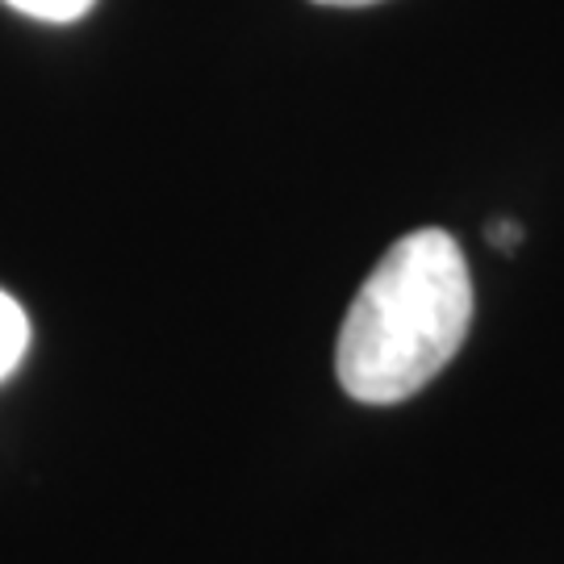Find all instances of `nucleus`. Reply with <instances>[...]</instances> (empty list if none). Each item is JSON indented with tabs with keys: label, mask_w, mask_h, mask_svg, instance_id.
Wrapping results in <instances>:
<instances>
[{
	"label": "nucleus",
	"mask_w": 564,
	"mask_h": 564,
	"mask_svg": "<svg viewBox=\"0 0 564 564\" xmlns=\"http://www.w3.org/2000/svg\"><path fill=\"white\" fill-rule=\"evenodd\" d=\"M473 323V276L440 226L410 230L360 284L339 330V384L368 405L414 398L460 351Z\"/></svg>",
	"instance_id": "nucleus-1"
},
{
	"label": "nucleus",
	"mask_w": 564,
	"mask_h": 564,
	"mask_svg": "<svg viewBox=\"0 0 564 564\" xmlns=\"http://www.w3.org/2000/svg\"><path fill=\"white\" fill-rule=\"evenodd\" d=\"M25 347H30V318L18 305V297H9L0 289V381L13 377V368L25 356Z\"/></svg>",
	"instance_id": "nucleus-2"
},
{
	"label": "nucleus",
	"mask_w": 564,
	"mask_h": 564,
	"mask_svg": "<svg viewBox=\"0 0 564 564\" xmlns=\"http://www.w3.org/2000/svg\"><path fill=\"white\" fill-rule=\"evenodd\" d=\"M4 4H13L18 13L39 18V21H76V18H84L97 0H4Z\"/></svg>",
	"instance_id": "nucleus-3"
},
{
	"label": "nucleus",
	"mask_w": 564,
	"mask_h": 564,
	"mask_svg": "<svg viewBox=\"0 0 564 564\" xmlns=\"http://www.w3.org/2000/svg\"><path fill=\"white\" fill-rule=\"evenodd\" d=\"M519 239H523L519 223H494V226H489V242H494V247H506V251H510Z\"/></svg>",
	"instance_id": "nucleus-4"
},
{
	"label": "nucleus",
	"mask_w": 564,
	"mask_h": 564,
	"mask_svg": "<svg viewBox=\"0 0 564 564\" xmlns=\"http://www.w3.org/2000/svg\"><path fill=\"white\" fill-rule=\"evenodd\" d=\"M318 4H335V9H360V4H377V0H318Z\"/></svg>",
	"instance_id": "nucleus-5"
}]
</instances>
